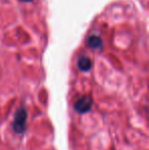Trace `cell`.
I'll return each mask as SVG.
<instances>
[{
    "label": "cell",
    "mask_w": 149,
    "mask_h": 150,
    "mask_svg": "<svg viewBox=\"0 0 149 150\" xmlns=\"http://www.w3.org/2000/svg\"><path fill=\"white\" fill-rule=\"evenodd\" d=\"M92 105H93V100L90 96H82L81 98H79L76 101L74 107L75 110L78 111L79 113H86L88 111H90V109L92 108Z\"/></svg>",
    "instance_id": "2"
},
{
    "label": "cell",
    "mask_w": 149,
    "mask_h": 150,
    "mask_svg": "<svg viewBox=\"0 0 149 150\" xmlns=\"http://www.w3.org/2000/svg\"><path fill=\"white\" fill-rule=\"evenodd\" d=\"M20 1H23V2H31V1H33V0H20Z\"/></svg>",
    "instance_id": "5"
},
{
    "label": "cell",
    "mask_w": 149,
    "mask_h": 150,
    "mask_svg": "<svg viewBox=\"0 0 149 150\" xmlns=\"http://www.w3.org/2000/svg\"><path fill=\"white\" fill-rule=\"evenodd\" d=\"M78 67H79V69H81V71H90V69H91V67H92V61L89 57H87V56H82V57H80L79 60H78Z\"/></svg>",
    "instance_id": "3"
},
{
    "label": "cell",
    "mask_w": 149,
    "mask_h": 150,
    "mask_svg": "<svg viewBox=\"0 0 149 150\" xmlns=\"http://www.w3.org/2000/svg\"><path fill=\"white\" fill-rule=\"evenodd\" d=\"M88 45H89V47L93 48V49H101L103 43H102V40L98 36L93 35L90 36L89 39H88Z\"/></svg>",
    "instance_id": "4"
},
{
    "label": "cell",
    "mask_w": 149,
    "mask_h": 150,
    "mask_svg": "<svg viewBox=\"0 0 149 150\" xmlns=\"http://www.w3.org/2000/svg\"><path fill=\"white\" fill-rule=\"evenodd\" d=\"M27 111L24 108H20L14 115L13 130L16 134H23L26 131Z\"/></svg>",
    "instance_id": "1"
}]
</instances>
